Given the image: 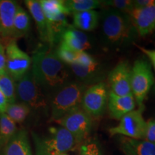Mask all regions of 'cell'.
<instances>
[{"label": "cell", "instance_id": "6da1fadb", "mask_svg": "<svg viewBox=\"0 0 155 155\" xmlns=\"http://www.w3.org/2000/svg\"><path fill=\"white\" fill-rule=\"evenodd\" d=\"M31 72L39 86L48 91L61 88L70 81V73L65 65L56 55L53 47L39 45L32 53Z\"/></svg>", "mask_w": 155, "mask_h": 155}, {"label": "cell", "instance_id": "7a4b0ae2", "mask_svg": "<svg viewBox=\"0 0 155 155\" xmlns=\"http://www.w3.org/2000/svg\"><path fill=\"white\" fill-rule=\"evenodd\" d=\"M103 38L107 45L119 48L130 45L138 37L130 15L106 8L100 15Z\"/></svg>", "mask_w": 155, "mask_h": 155}, {"label": "cell", "instance_id": "3957f363", "mask_svg": "<svg viewBox=\"0 0 155 155\" xmlns=\"http://www.w3.org/2000/svg\"><path fill=\"white\" fill-rule=\"evenodd\" d=\"M87 87L78 81H70L57 89L50 101L52 121H56L81 106L83 94Z\"/></svg>", "mask_w": 155, "mask_h": 155}, {"label": "cell", "instance_id": "277c9868", "mask_svg": "<svg viewBox=\"0 0 155 155\" xmlns=\"http://www.w3.org/2000/svg\"><path fill=\"white\" fill-rule=\"evenodd\" d=\"M49 134L40 136L32 133L36 155H60L78 146L72 134L63 127H52Z\"/></svg>", "mask_w": 155, "mask_h": 155}, {"label": "cell", "instance_id": "5b68a950", "mask_svg": "<svg viewBox=\"0 0 155 155\" xmlns=\"http://www.w3.org/2000/svg\"><path fill=\"white\" fill-rule=\"evenodd\" d=\"M152 66L145 59H138L131 68V89L139 108H144V101L154 86Z\"/></svg>", "mask_w": 155, "mask_h": 155}, {"label": "cell", "instance_id": "8992f818", "mask_svg": "<svg viewBox=\"0 0 155 155\" xmlns=\"http://www.w3.org/2000/svg\"><path fill=\"white\" fill-rule=\"evenodd\" d=\"M16 95L23 104L35 110H45L48 108V101L42 88L36 82L31 71L17 81Z\"/></svg>", "mask_w": 155, "mask_h": 155}, {"label": "cell", "instance_id": "52a82bcc", "mask_svg": "<svg viewBox=\"0 0 155 155\" xmlns=\"http://www.w3.org/2000/svg\"><path fill=\"white\" fill-rule=\"evenodd\" d=\"M55 122L69 131L78 144L87 139L93 127V118L81 106L69 112Z\"/></svg>", "mask_w": 155, "mask_h": 155}, {"label": "cell", "instance_id": "ba28073f", "mask_svg": "<svg viewBox=\"0 0 155 155\" xmlns=\"http://www.w3.org/2000/svg\"><path fill=\"white\" fill-rule=\"evenodd\" d=\"M144 108H138L121 118L119 124L110 128V135H122L129 139L144 140L146 121L143 117Z\"/></svg>", "mask_w": 155, "mask_h": 155}, {"label": "cell", "instance_id": "9c48e42d", "mask_svg": "<svg viewBox=\"0 0 155 155\" xmlns=\"http://www.w3.org/2000/svg\"><path fill=\"white\" fill-rule=\"evenodd\" d=\"M6 49V72L15 81L20 80L30 71L31 58L17 45L15 40H9Z\"/></svg>", "mask_w": 155, "mask_h": 155}, {"label": "cell", "instance_id": "30bf717a", "mask_svg": "<svg viewBox=\"0 0 155 155\" xmlns=\"http://www.w3.org/2000/svg\"><path fill=\"white\" fill-rule=\"evenodd\" d=\"M108 92L106 85L100 82L88 86L85 91L81 107L92 118L101 116L107 108Z\"/></svg>", "mask_w": 155, "mask_h": 155}, {"label": "cell", "instance_id": "8fae6325", "mask_svg": "<svg viewBox=\"0 0 155 155\" xmlns=\"http://www.w3.org/2000/svg\"><path fill=\"white\" fill-rule=\"evenodd\" d=\"M108 81L111 92L116 96H124L131 94V68L127 61L118 63L108 73Z\"/></svg>", "mask_w": 155, "mask_h": 155}, {"label": "cell", "instance_id": "7c38bea8", "mask_svg": "<svg viewBox=\"0 0 155 155\" xmlns=\"http://www.w3.org/2000/svg\"><path fill=\"white\" fill-rule=\"evenodd\" d=\"M129 15L139 36H147L155 31V0L148 7L134 9Z\"/></svg>", "mask_w": 155, "mask_h": 155}, {"label": "cell", "instance_id": "4fadbf2b", "mask_svg": "<svg viewBox=\"0 0 155 155\" xmlns=\"http://www.w3.org/2000/svg\"><path fill=\"white\" fill-rule=\"evenodd\" d=\"M135 98L132 94L127 96H116L110 91L108 93L107 108L112 119L120 120L123 116L135 110Z\"/></svg>", "mask_w": 155, "mask_h": 155}, {"label": "cell", "instance_id": "5bb4252c", "mask_svg": "<svg viewBox=\"0 0 155 155\" xmlns=\"http://www.w3.org/2000/svg\"><path fill=\"white\" fill-rule=\"evenodd\" d=\"M17 4L10 0L0 1V37L2 38H13L14 19Z\"/></svg>", "mask_w": 155, "mask_h": 155}, {"label": "cell", "instance_id": "9a60e30c", "mask_svg": "<svg viewBox=\"0 0 155 155\" xmlns=\"http://www.w3.org/2000/svg\"><path fill=\"white\" fill-rule=\"evenodd\" d=\"M61 42L77 53L86 51L91 47L87 35L84 32L75 28L73 25H70L63 32Z\"/></svg>", "mask_w": 155, "mask_h": 155}, {"label": "cell", "instance_id": "2e32d148", "mask_svg": "<svg viewBox=\"0 0 155 155\" xmlns=\"http://www.w3.org/2000/svg\"><path fill=\"white\" fill-rule=\"evenodd\" d=\"M29 12L36 23L40 40L45 44H49V31H48V20L40 5V1L27 0L25 2Z\"/></svg>", "mask_w": 155, "mask_h": 155}, {"label": "cell", "instance_id": "e0dca14e", "mask_svg": "<svg viewBox=\"0 0 155 155\" xmlns=\"http://www.w3.org/2000/svg\"><path fill=\"white\" fill-rule=\"evenodd\" d=\"M68 66L77 78V81L87 86L88 85L90 86L96 83L103 82V72L101 71L99 64L94 66L84 67L75 63Z\"/></svg>", "mask_w": 155, "mask_h": 155}, {"label": "cell", "instance_id": "ac0fdd59", "mask_svg": "<svg viewBox=\"0 0 155 155\" xmlns=\"http://www.w3.org/2000/svg\"><path fill=\"white\" fill-rule=\"evenodd\" d=\"M3 155H32L28 132L17 131L3 149Z\"/></svg>", "mask_w": 155, "mask_h": 155}, {"label": "cell", "instance_id": "d6986e66", "mask_svg": "<svg viewBox=\"0 0 155 155\" xmlns=\"http://www.w3.org/2000/svg\"><path fill=\"white\" fill-rule=\"evenodd\" d=\"M100 14L96 10L81 12L73 14V26L82 32L93 31L98 27Z\"/></svg>", "mask_w": 155, "mask_h": 155}, {"label": "cell", "instance_id": "ffe728a7", "mask_svg": "<svg viewBox=\"0 0 155 155\" xmlns=\"http://www.w3.org/2000/svg\"><path fill=\"white\" fill-rule=\"evenodd\" d=\"M30 17L26 10L18 6L14 19L13 38H22L28 33L30 29Z\"/></svg>", "mask_w": 155, "mask_h": 155}, {"label": "cell", "instance_id": "44dd1931", "mask_svg": "<svg viewBox=\"0 0 155 155\" xmlns=\"http://www.w3.org/2000/svg\"><path fill=\"white\" fill-rule=\"evenodd\" d=\"M17 131L16 124L5 113L0 114V150Z\"/></svg>", "mask_w": 155, "mask_h": 155}, {"label": "cell", "instance_id": "7402d4cb", "mask_svg": "<svg viewBox=\"0 0 155 155\" xmlns=\"http://www.w3.org/2000/svg\"><path fill=\"white\" fill-rule=\"evenodd\" d=\"M65 5L70 14L72 15L102 7L101 1L98 0H68L65 1Z\"/></svg>", "mask_w": 155, "mask_h": 155}, {"label": "cell", "instance_id": "603a6c76", "mask_svg": "<svg viewBox=\"0 0 155 155\" xmlns=\"http://www.w3.org/2000/svg\"><path fill=\"white\" fill-rule=\"evenodd\" d=\"M40 3L46 18L61 14L70 15L63 0H41Z\"/></svg>", "mask_w": 155, "mask_h": 155}, {"label": "cell", "instance_id": "cb8c5ba5", "mask_svg": "<svg viewBox=\"0 0 155 155\" xmlns=\"http://www.w3.org/2000/svg\"><path fill=\"white\" fill-rule=\"evenodd\" d=\"M0 90L5 95L9 104L15 103L16 101V85L15 81L7 72L0 73Z\"/></svg>", "mask_w": 155, "mask_h": 155}, {"label": "cell", "instance_id": "d4e9b609", "mask_svg": "<svg viewBox=\"0 0 155 155\" xmlns=\"http://www.w3.org/2000/svg\"><path fill=\"white\" fill-rule=\"evenodd\" d=\"M31 108L28 105L23 103H14L9 104L6 109L5 114L9 116L15 124L22 123L26 119L29 114L30 113Z\"/></svg>", "mask_w": 155, "mask_h": 155}, {"label": "cell", "instance_id": "484cf974", "mask_svg": "<svg viewBox=\"0 0 155 155\" xmlns=\"http://www.w3.org/2000/svg\"><path fill=\"white\" fill-rule=\"evenodd\" d=\"M137 155H155V143L123 137Z\"/></svg>", "mask_w": 155, "mask_h": 155}, {"label": "cell", "instance_id": "4316f807", "mask_svg": "<svg viewBox=\"0 0 155 155\" xmlns=\"http://www.w3.org/2000/svg\"><path fill=\"white\" fill-rule=\"evenodd\" d=\"M55 50L56 55L65 65L66 64L68 65H70L75 63L78 53L71 50L63 42H60Z\"/></svg>", "mask_w": 155, "mask_h": 155}, {"label": "cell", "instance_id": "83f0119b", "mask_svg": "<svg viewBox=\"0 0 155 155\" xmlns=\"http://www.w3.org/2000/svg\"><path fill=\"white\" fill-rule=\"evenodd\" d=\"M102 7L119 10L121 12L130 15L134 10L132 0H105L101 1Z\"/></svg>", "mask_w": 155, "mask_h": 155}, {"label": "cell", "instance_id": "f1b7e54d", "mask_svg": "<svg viewBox=\"0 0 155 155\" xmlns=\"http://www.w3.org/2000/svg\"><path fill=\"white\" fill-rule=\"evenodd\" d=\"M80 155H101L98 145L94 141L85 142L80 146Z\"/></svg>", "mask_w": 155, "mask_h": 155}, {"label": "cell", "instance_id": "f546056e", "mask_svg": "<svg viewBox=\"0 0 155 155\" xmlns=\"http://www.w3.org/2000/svg\"><path fill=\"white\" fill-rule=\"evenodd\" d=\"M75 63L84 67L94 66V65L98 64V62L90 54L86 53V51H82L78 53Z\"/></svg>", "mask_w": 155, "mask_h": 155}, {"label": "cell", "instance_id": "4dcf8cb0", "mask_svg": "<svg viewBox=\"0 0 155 155\" xmlns=\"http://www.w3.org/2000/svg\"><path fill=\"white\" fill-rule=\"evenodd\" d=\"M144 140L155 143V119H150L146 121Z\"/></svg>", "mask_w": 155, "mask_h": 155}, {"label": "cell", "instance_id": "1f68e13d", "mask_svg": "<svg viewBox=\"0 0 155 155\" xmlns=\"http://www.w3.org/2000/svg\"><path fill=\"white\" fill-rule=\"evenodd\" d=\"M6 45L0 41V73L6 71Z\"/></svg>", "mask_w": 155, "mask_h": 155}, {"label": "cell", "instance_id": "d6a6232c", "mask_svg": "<svg viewBox=\"0 0 155 155\" xmlns=\"http://www.w3.org/2000/svg\"><path fill=\"white\" fill-rule=\"evenodd\" d=\"M137 48L142 52L144 55H146L147 58H149V60L150 61V63L152 64V65L154 68L155 71V50H150L145 48L144 47H141V46L137 45Z\"/></svg>", "mask_w": 155, "mask_h": 155}, {"label": "cell", "instance_id": "836d02e7", "mask_svg": "<svg viewBox=\"0 0 155 155\" xmlns=\"http://www.w3.org/2000/svg\"><path fill=\"white\" fill-rule=\"evenodd\" d=\"M154 0H132L134 9H142L148 7L154 2Z\"/></svg>", "mask_w": 155, "mask_h": 155}, {"label": "cell", "instance_id": "e575fe53", "mask_svg": "<svg viewBox=\"0 0 155 155\" xmlns=\"http://www.w3.org/2000/svg\"><path fill=\"white\" fill-rule=\"evenodd\" d=\"M8 105L9 104L7 98L0 90V114L5 113L6 109H7Z\"/></svg>", "mask_w": 155, "mask_h": 155}, {"label": "cell", "instance_id": "d590c367", "mask_svg": "<svg viewBox=\"0 0 155 155\" xmlns=\"http://www.w3.org/2000/svg\"><path fill=\"white\" fill-rule=\"evenodd\" d=\"M121 149L125 155H137L134 153V152L131 150V148L129 146L126 141L124 140V139H121Z\"/></svg>", "mask_w": 155, "mask_h": 155}, {"label": "cell", "instance_id": "8d00e7d4", "mask_svg": "<svg viewBox=\"0 0 155 155\" xmlns=\"http://www.w3.org/2000/svg\"><path fill=\"white\" fill-rule=\"evenodd\" d=\"M153 91H154V92L155 93V81H154V86H153Z\"/></svg>", "mask_w": 155, "mask_h": 155}, {"label": "cell", "instance_id": "74e56055", "mask_svg": "<svg viewBox=\"0 0 155 155\" xmlns=\"http://www.w3.org/2000/svg\"><path fill=\"white\" fill-rule=\"evenodd\" d=\"M60 155H68V154H67L66 153H65V154H60Z\"/></svg>", "mask_w": 155, "mask_h": 155}, {"label": "cell", "instance_id": "f35d334b", "mask_svg": "<svg viewBox=\"0 0 155 155\" xmlns=\"http://www.w3.org/2000/svg\"><path fill=\"white\" fill-rule=\"evenodd\" d=\"M0 155H3V154H0Z\"/></svg>", "mask_w": 155, "mask_h": 155}]
</instances>
